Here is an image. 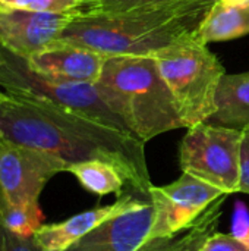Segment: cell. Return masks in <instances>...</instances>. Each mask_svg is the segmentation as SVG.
I'll return each instance as SVG.
<instances>
[{
	"label": "cell",
	"mask_w": 249,
	"mask_h": 251,
	"mask_svg": "<svg viewBox=\"0 0 249 251\" xmlns=\"http://www.w3.org/2000/svg\"><path fill=\"white\" fill-rule=\"evenodd\" d=\"M0 128L6 140L51 153L69 165L109 162L122 172L134 194L150 200L153 184L145 143L128 132L101 125L50 100L21 93H7L0 104Z\"/></svg>",
	"instance_id": "1"
},
{
	"label": "cell",
	"mask_w": 249,
	"mask_h": 251,
	"mask_svg": "<svg viewBox=\"0 0 249 251\" xmlns=\"http://www.w3.org/2000/svg\"><path fill=\"white\" fill-rule=\"evenodd\" d=\"M214 1H175L116 12H98L82 6L60 40L107 57L153 56L195 32Z\"/></svg>",
	"instance_id": "2"
},
{
	"label": "cell",
	"mask_w": 249,
	"mask_h": 251,
	"mask_svg": "<svg viewBox=\"0 0 249 251\" xmlns=\"http://www.w3.org/2000/svg\"><path fill=\"white\" fill-rule=\"evenodd\" d=\"M95 84L109 107L142 143L185 128L153 56L107 57Z\"/></svg>",
	"instance_id": "3"
},
{
	"label": "cell",
	"mask_w": 249,
	"mask_h": 251,
	"mask_svg": "<svg viewBox=\"0 0 249 251\" xmlns=\"http://www.w3.org/2000/svg\"><path fill=\"white\" fill-rule=\"evenodd\" d=\"M185 128L208 122L216 112V93L225 66L195 32L153 54Z\"/></svg>",
	"instance_id": "4"
},
{
	"label": "cell",
	"mask_w": 249,
	"mask_h": 251,
	"mask_svg": "<svg viewBox=\"0 0 249 251\" xmlns=\"http://www.w3.org/2000/svg\"><path fill=\"white\" fill-rule=\"evenodd\" d=\"M0 87L7 93L29 94L50 100L101 125L131 134L123 121L104 101L97 84L56 81L45 78L34 72L25 59L15 56L1 47Z\"/></svg>",
	"instance_id": "5"
},
{
	"label": "cell",
	"mask_w": 249,
	"mask_h": 251,
	"mask_svg": "<svg viewBox=\"0 0 249 251\" xmlns=\"http://www.w3.org/2000/svg\"><path fill=\"white\" fill-rule=\"evenodd\" d=\"M179 147V166L223 194L239 193L242 131L203 122L186 128Z\"/></svg>",
	"instance_id": "6"
},
{
	"label": "cell",
	"mask_w": 249,
	"mask_h": 251,
	"mask_svg": "<svg viewBox=\"0 0 249 251\" xmlns=\"http://www.w3.org/2000/svg\"><path fill=\"white\" fill-rule=\"evenodd\" d=\"M68 166L51 153L0 140V206L40 204L48 181Z\"/></svg>",
	"instance_id": "7"
},
{
	"label": "cell",
	"mask_w": 249,
	"mask_h": 251,
	"mask_svg": "<svg viewBox=\"0 0 249 251\" xmlns=\"http://www.w3.org/2000/svg\"><path fill=\"white\" fill-rule=\"evenodd\" d=\"M223 194L219 188L188 174L163 187L150 188L156 207L151 238H170L189 229L198 218Z\"/></svg>",
	"instance_id": "8"
},
{
	"label": "cell",
	"mask_w": 249,
	"mask_h": 251,
	"mask_svg": "<svg viewBox=\"0 0 249 251\" xmlns=\"http://www.w3.org/2000/svg\"><path fill=\"white\" fill-rule=\"evenodd\" d=\"M76 12H31L0 6V47L28 60L57 43Z\"/></svg>",
	"instance_id": "9"
},
{
	"label": "cell",
	"mask_w": 249,
	"mask_h": 251,
	"mask_svg": "<svg viewBox=\"0 0 249 251\" xmlns=\"http://www.w3.org/2000/svg\"><path fill=\"white\" fill-rule=\"evenodd\" d=\"M156 219L151 200L139 199L128 210L107 219L66 251H136L150 240Z\"/></svg>",
	"instance_id": "10"
},
{
	"label": "cell",
	"mask_w": 249,
	"mask_h": 251,
	"mask_svg": "<svg viewBox=\"0 0 249 251\" xmlns=\"http://www.w3.org/2000/svg\"><path fill=\"white\" fill-rule=\"evenodd\" d=\"M107 56L87 47L59 40L26 60L28 66L50 79L95 84Z\"/></svg>",
	"instance_id": "11"
},
{
	"label": "cell",
	"mask_w": 249,
	"mask_h": 251,
	"mask_svg": "<svg viewBox=\"0 0 249 251\" xmlns=\"http://www.w3.org/2000/svg\"><path fill=\"white\" fill-rule=\"evenodd\" d=\"M139 199V196L134 194L131 190L125 191L117 200L112 204L94 207L85 212H81L75 216H70L66 221L41 225L37 232L32 235V240L41 250L47 251H66L75 243L84 238L87 234L94 231L107 219L128 210L132 207Z\"/></svg>",
	"instance_id": "12"
},
{
	"label": "cell",
	"mask_w": 249,
	"mask_h": 251,
	"mask_svg": "<svg viewBox=\"0 0 249 251\" xmlns=\"http://www.w3.org/2000/svg\"><path fill=\"white\" fill-rule=\"evenodd\" d=\"M208 124L244 131L249 126V71L225 74L216 93V112Z\"/></svg>",
	"instance_id": "13"
},
{
	"label": "cell",
	"mask_w": 249,
	"mask_h": 251,
	"mask_svg": "<svg viewBox=\"0 0 249 251\" xmlns=\"http://www.w3.org/2000/svg\"><path fill=\"white\" fill-rule=\"evenodd\" d=\"M249 34V0H216L207 12L195 35L208 44L227 41Z\"/></svg>",
	"instance_id": "14"
},
{
	"label": "cell",
	"mask_w": 249,
	"mask_h": 251,
	"mask_svg": "<svg viewBox=\"0 0 249 251\" xmlns=\"http://www.w3.org/2000/svg\"><path fill=\"white\" fill-rule=\"evenodd\" d=\"M66 172L72 174L84 190L100 197L109 194L122 196L125 193V185H128L122 172L114 165L104 160H85L72 163L68 166Z\"/></svg>",
	"instance_id": "15"
},
{
	"label": "cell",
	"mask_w": 249,
	"mask_h": 251,
	"mask_svg": "<svg viewBox=\"0 0 249 251\" xmlns=\"http://www.w3.org/2000/svg\"><path fill=\"white\" fill-rule=\"evenodd\" d=\"M44 213L40 204H26V206H0V226L9 232L32 238L37 229L43 225Z\"/></svg>",
	"instance_id": "16"
},
{
	"label": "cell",
	"mask_w": 249,
	"mask_h": 251,
	"mask_svg": "<svg viewBox=\"0 0 249 251\" xmlns=\"http://www.w3.org/2000/svg\"><path fill=\"white\" fill-rule=\"evenodd\" d=\"M225 199L226 196L217 199L189 229L183 231L179 235L178 244L173 251H200L205 238L216 232V228L222 216V204Z\"/></svg>",
	"instance_id": "17"
},
{
	"label": "cell",
	"mask_w": 249,
	"mask_h": 251,
	"mask_svg": "<svg viewBox=\"0 0 249 251\" xmlns=\"http://www.w3.org/2000/svg\"><path fill=\"white\" fill-rule=\"evenodd\" d=\"M85 0H0L1 7L31 10V12H53L63 13L81 9Z\"/></svg>",
	"instance_id": "18"
},
{
	"label": "cell",
	"mask_w": 249,
	"mask_h": 251,
	"mask_svg": "<svg viewBox=\"0 0 249 251\" xmlns=\"http://www.w3.org/2000/svg\"><path fill=\"white\" fill-rule=\"evenodd\" d=\"M175 1H194V0H98L91 4H85L84 7L98 12H116V10H128L134 7L175 3Z\"/></svg>",
	"instance_id": "19"
},
{
	"label": "cell",
	"mask_w": 249,
	"mask_h": 251,
	"mask_svg": "<svg viewBox=\"0 0 249 251\" xmlns=\"http://www.w3.org/2000/svg\"><path fill=\"white\" fill-rule=\"evenodd\" d=\"M200 251H249V247L232 234L213 232L205 238Z\"/></svg>",
	"instance_id": "20"
},
{
	"label": "cell",
	"mask_w": 249,
	"mask_h": 251,
	"mask_svg": "<svg viewBox=\"0 0 249 251\" xmlns=\"http://www.w3.org/2000/svg\"><path fill=\"white\" fill-rule=\"evenodd\" d=\"M0 251H41L32 238L15 235L0 226Z\"/></svg>",
	"instance_id": "21"
},
{
	"label": "cell",
	"mask_w": 249,
	"mask_h": 251,
	"mask_svg": "<svg viewBox=\"0 0 249 251\" xmlns=\"http://www.w3.org/2000/svg\"><path fill=\"white\" fill-rule=\"evenodd\" d=\"M230 234L249 247V210L242 201H238L235 206Z\"/></svg>",
	"instance_id": "22"
},
{
	"label": "cell",
	"mask_w": 249,
	"mask_h": 251,
	"mask_svg": "<svg viewBox=\"0 0 249 251\" xmlns=\"http://www.w3.org/2000/svg\"><path fill=\"white\" fill-rule=\"evenodd\" d=\"M239 193L249 194V126L242 131V147H241V181Z\"/></svg>",
	"instance_id": "23"
},
{
	"label": "cell",
	"mask_w": 249,
	"mask_h": 251,
	"mask_svg": "<svg viewBox=\"0 0 249 251\" xmlns=\"http://www.w3.org/2000/svg\"><path fill=\"white\" fill-rule=\"evenodd\" d=\"M179 235L170 238H151L147 243H144L136 251H173L178 244Z\"/></svg>",
	"instance_id": "24"
},
{
	"label": "cell",
	"mask_w": 249,
	"mask_h": 251,
	"mask_svg": "<svg viewBox=\"0 0 249 251\" xmlns=\"http://www.w3.org/2000/svg\"><path fill=\"white\" fill-rule=\"evenodd\" d=\"M6 97H7V93L4 90H0V104L6 100Z\"/></svg>",
	"instance_id": "25"
},
{
	"label": "cell",
	"mask_w": 249,
	"mask_h": 251,
	"mask_svg": "<svg viewBox=\"0 0 249 251\" xmlns=\"http://www.w3.org/2000/svg\"><path fill=\"white\" fill-rule=\"evenodd\" d=\"M95 1H98V0H85V4H91V3H95Z\"/></svg>",
	"instance_id": "26"
},
{
	"label": "cell",
	"mask_w": 249,
	"mask_h": 251,
	"mask_svg": "<svg viewBox=\"0 0 249 251\" xmlns=\"http://www.w3.org/2000/svg\"><path fill=\"white\" fill-rule=\"evenodd\" d=\"M4 138V134H3V131H1V128H0V140H3Z\"/></svg>",
	"instance_id": "27"
},
{
	"label": "cell",
	"mask_w": 249,
	"mask_h": 251,
	"mask_svg": "<svg viewBox=\"0 0 249 251\" xmlns=\"http://www.w3.org/2000/svg\"><path fill=\"white\" fill-rule=\"evenodd\" d=\"M226 1H235V0H226Z\"/></svg>",
	"instance_id": "28"
},
{
	"label": "cell",
	"mask_w": 249,
	"mask_h": 251,
	"mask_svg": "<svg viewBox=\"0 0 249 251\" xmlns=\"http://www.w3.org/2000/svg\"><path fill=\"white\" fill-rule=\"evenodd\" d=\"M41 251H47V250H41Z\"/></svg>",
	"instance_id": "29"
}]
</instances>
